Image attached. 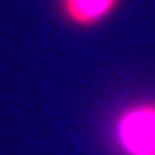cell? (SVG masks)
I'll list each match as a JSON object with an SVG mask.
<instances>
[{
	"label": "cell",
	"mask_w": 155,
	"mask_h": 155,
	"mask_svg": "<svg viewBox=\"0 0 155 155\" xmlns=\"http://www.w3.org/2000/svg\"><path fill=\"white\" fill-rule=\"evenodd\" d=\"M120 7V0H58V12L74 28H95Z\"/></svg>",
	"instance_id": "7a4b0ae2"
},
{
	"label": "cell",
	"mask_w": 155,
	"mask_h": 155,
	"mask_svg": "<svg viewBox=\"0 0 155 155\" xmlns=\"http://www.w3.org/2000/svg\"><path fill=\"white\" fill-rule=\"evenodd\" d=\"M114 143L120 155H155V102H137L120 111Z\"/></svg>",
	"instance_id": "6da1fadb"
}]
</instances>
